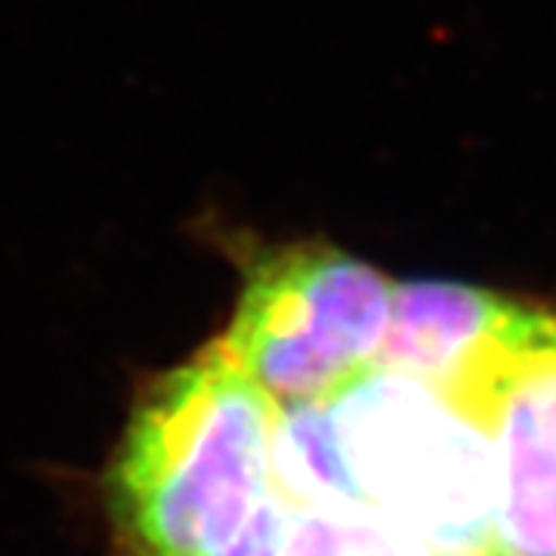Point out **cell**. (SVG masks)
I'll return each mask as SVG.
<instances>
[{
    "label": "cell",
    "instance_id": "obj_1",
    "mask_svg": "<svg viewBox=\"0 0 556 556\" xmlns=\"http://www.w3.org/2000/svg\"><path fill=\"white\" fill-rule=\"evenodd\" d=\"M276 420L217 343L164 375L112 467L121 556H281Z\"/></svg>",
    "mask_w": 556,
    "mask_h": 556
},
{
    "label": "cell",
    "instance_id": "obj_2",
    "mask_svg": "<svg viewBox=\"0 0 556 556\" xmlns=\"http://www.w3.org/2000/svg\"><path fill=\"white\" fill-rule=\"evenodd\" d=\"M325 405L365 504L437 556H489L492 452L477 420L383 365Z\"/></svg>",
    "mask_w": 556,
    "mask_h": 556
},
{
    "label": "cell",
    "instance_id": "obj_3",
    "mask_svg": "<svg viewBox=\"0 0 556 556\" xmlns=\"http://www.w3.org/2000/svg\"><path fill=\"white\" fill-rule=\"evenodd\" d=\"M396 288V278L340 248L263 251L214 343L276 405L328 402L378 368Z\"/></svg>",
    "mask_w": 556,
    "mask_h": 556
},
{
    "label": "cell",
    "instance_id": "obj_4",
    "mask_svg": "<svg viewBox=\"0 0 556 556\" xmlns=\"http://www.w3.org/2000/svg\"><path fill=\"white\" fill-rule=\"evenodd\" d=\"M479 427L492 452L489 556H556V313L501 368Z\"/></svg>",
    "mask_w": 556,
    "mask_h": 556
},
{
    "label": "cell",
    "instance_id": "obj_5",
    "mask_svg": "<svg viewBox=\"0 0 556 556\" xmlns=\"http://www.w3.org/2000/svg\"><path fill=\"white\" fill-rule=\"evenodd\" d=\"M551 309L455 281H399L383 368L424 380L477 420L501 368Z\"/></svg>",
    "mask_w": 556,
    "mask_h": 556
},
{
    "label": "cell",
    "instance_id": "obj_6",
    "mask_svg": "<svg viewBox=\"0 0 556 556\" xmlns=\"http://www.w3.org/2000/svg\"><path fill=\"white\" fill-rule=\"evenodd\" d=\"M281 556H437L365 501L285 507Z\"/></svg>",
    "mask_w": 556,
    "mask_h": 556
}]
</instances>
